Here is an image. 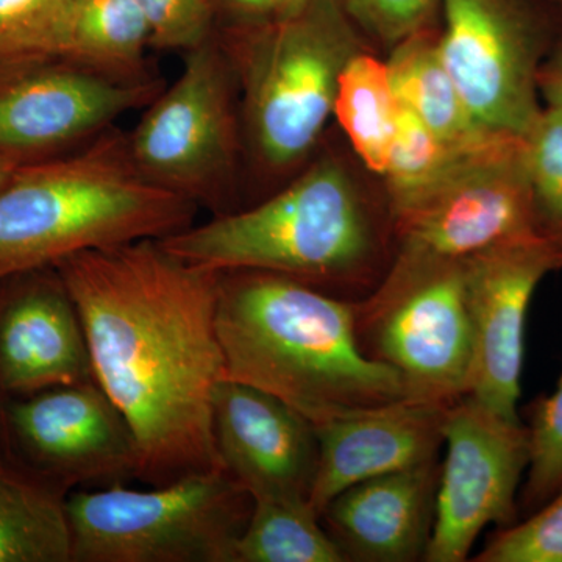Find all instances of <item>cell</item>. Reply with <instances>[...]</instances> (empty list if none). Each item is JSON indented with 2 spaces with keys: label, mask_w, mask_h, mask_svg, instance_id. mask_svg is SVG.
Masks as SVG:
<instances>
[{
  "label": "cell",
  "mask_w": 562,
  "mask_h": 562,
  "mask_svg": "<svg viewBox=\"0 0 562 562\" xmlns=\"http://www.w3.org/2000/svg\"><path fill=\"white\" fill-rule=\"evenodd\" d=\"M547 2L552 3V5L557 7V10L562 13V0H547Z\"/></svg>",
  "instance_id": "cell-35"
},
{
  "label": "cell",
  "mask_w": 562,
  "mask_h": 562,
  "mask_svg": "<svg viewBox=\"0 0 562 562\" xmlns=\"http://www.w3.org/2000/svg\"><path fill=\"white\" fill-rule=\"evenodd\" d=\"M392 262L464 261L542 235L532 205L525 138L473 158L430 194L394 216Z\"/></svg>",
  "instance_id": "cell-10"
},
{
  "label": "cell",
  "mask_w": 562,
  "mask_h": 562,
  "mask_svg": "<svg viewBox=\"0 0 562 562\" xmlns=\"http://www.w3.org/2000/svg\"><path fill=\"white\" fill-rule=\"evenodd\" d=\"M0 436L10 460L66 494L139 480L131 425L94 380L3 398Z\"/></svg>",
  "instance_id": "cell-12"
},
{
  "label": "cell",
  "mask_w": 562,
  "mask_h": 562,
  "mask_svg": "<svg viewBox=\"0 0 562 562\" xmlns=\"http://www.w3.org/2000/svg\"><path fill=\"white\" fill-rule=\"evenodd\" d=\"M509 139L516 138L479 150L458 149L436 136L416 114L401 105L383 173L392 217L430 194L473 158Z\"/></svg>",
  "instance_id": "cell-24"
},
{
  "label": "cell",
  "mask_w": 562,
  "mask_h": 562,
  "mask_svg": "<svg viewBox=\"0 0 562 562\" xmlns=\"http://www.w3.org/2000/svg\"><path fill=\"white\" fill-rule=\"evenodd\" d=\"M464 266L475 346L468 395L520 420L528 310L542 280L562 269V246L536 235L482 251Z\"/></svg>",
  "instance_id": "cell-14"
},
{
  "label": "cell",
  "mask_w": 562,
  "mask_h": 562,
  "mask_svg": "<svg viewBox=\"0 0 562 562\" xmlns=\"http://www.w3.org/2000/svg\"><path fill=\"white\" fill-rule=\"evenodd\" d=\"M386 65L398 103L450 146L479 150L514 138L487 131L473 117L439 57L436 38L425 31L392 47Z\"/></svg>",
  "instance_id": "cell-19"
},
{
  "label": "cell",
  "mask_w": 562,
  "mask_h": 562,
  "mask_svg": "<svg viewBox=\"0 0 562 562\" xmlns=\"http://www.w3.org/2000/svg\"><path fill=\"white\" fill-rule=\"evenodd\" d=\"M353 303L279 273L220 272L227 379L276 395L314 425L406 398L397 372L362 353Z\"/></svg>",
  "instance_id": "cell-2"
},
{
  "label": "cell",
  "mask_w": 562,
  "mask_h": 562,
  "mask_svg": "<svg viewBox=\"0 0 562 562\" xmlns=\"http://www.w3.org/2000/svg\"><path fill=\"white\" fill-rule=\"evenodd\" d=\"M236 10L249 16H271L272 0H231Z\"/></svg>",
  "instance_id": "cell-32"
},
{
  "label": "cell",
  "mask_w": 562,
  "mask_h": 562,
  "mask_svg": "<svg viewBox=\"0 0 562 562\" xmlns=\"http://www.w3.org/2000/svg\"><path fill=\"white\" fill-rule=\"evenodd\" d=\"M235 81L221 44L210 40L187 52L179 79L162 88L128 133L133 161L151 183L214 216L232 211L239 144Z\"/></svg>",
  "instance_id": "cell-8"
},
{
  "label": "cell",
  "mask_w": 562,
  "mask_h": 562,
  "mask_svg": "<svg viewBox=\"0 0 562 562\" xmlns=\"http://www.w3.org/2000/svg\"><path fill=\"white\" fill-rule=\"evenodd\" d=\"M476 562H562V484L541 508L492 532Z\"/></svg>",
  "instance_id": "cell-28"
},
{
  "label": "cell",
  "mask_w": 562,
  "mask_h": 562,
  "mask_svg": "<svg viewBox=\"0 0 562 562\" xmlns=\"http://www.w3.org/2000/svg\"><path fill=\"white\" fill-rule=\"evenodd\" d=\"M162 80H124L68 58L0 68V160L27 165L57 157L149 105Z\"/></svg>",
  "instance_id": "cell-13"
},
{
  "label": "cell",
  "mask_w": 562,
  "mask_h": 562,
  "mask_svg": "<svg viewBox=\"0 0 562 562\" xmlns=\"http://www.w3.org/2000/svg\"><path fill=\"white\" fill-rule=\"evenodd\" d=\"M235 562H346L308 501L258 498Z\"/></svg>",
  "instance_id": "cell-23"
},
{
  "label": "cell",
  "mask_w": 562,
  "mask_h": 562,
  "mask_svg": "<svg viewBox=\"0 0 562 562\" xmlns=\"http://www.w3.org/2000/svg\"><path fill=\"white\" fill-rule=\"evenodd\" d=\"M222 465L254 501H308L319 462L312 420L276 395L224 379L213 402Z\"/></svg>",
  "instance_id": "cell-15"
},
{
  "label": "cell",
  "mask_w": 562,
  "mask_h": 562,
  "mask_svg": "<svg viewBox=\"0 0 562 562\" xmlns=\"http://www.w3.org/2000/svg\"><path fill=\"white\" fill-rule=\"evenodd\" d=\"M74 0H0V68L66 58Z\"/></svg>",
  "instance_id": "cell-25"
},
{
  "label": "cell",
  "mask_w": 562,
  "mask_h": 562,
  "mask_svg": "<svg viewBox=\"0 0 562 562\" xmlns=\"http://www.w3.org/2000/svg\"><path fill=\"white\" fill-rule=\"evenodd\" d=\"M150 29V46L190 52L213 40V0H136Z\"/></svg>",
  "instance_id": "cell-29"
},
{
  "label": "cell",
  "mask_w": 562,
  "mask_h": 562,
  "mask_svg": "<svg viewBox=\"0 0 562 562\" xmlns=\"http://www.w3.org/2000/svg\"><path fill=\"white\" fill-rule=\"evenodd\" d=\"M18 166L20 165H16V162L0 160V188L5 184V181L10 179L11 173H13Z\"/></svg>",
  "instance_id": "cell-34"
},
{
  "label": "cell",
  "mask_w": 562,
  "mask_h": 562,
  "mask_svg": "<svg viewBox=\"0 0 562 562\" xmlns=\"http://www.w3.org/2000/svg\"><path fill=\"white\" fill-rule=\"evenodd\" d=\"M54 268L79 312L94 382L135 435L140 482L224 468L213 427L214 392L227 379L220 272L188 265L160 239L80 251Z\"/></svg>",
  "instance_id": "cell-1"
},
{
  "label": "cell",
  "mask_w": 562,
  "mask_h": 562,
  "mask_svg": "<svg viewBox=\"0 0 562 562\" xmlns=\"http://www.w3.org/2000/svg\"><path fill=\"white\" fill-rule=\"evenodd\" d=\"M312 0H272V13L273 20H281V18L292 16V14L299 13L302 9H305Z\"/></svg>",
  "instance_id": "cell-33"
},
{
  "label": "cell",
  "mask_w": 562,
  "mask_h": 562,
  "mask_svg": "<svg viewBox=\"0 0 562 562\" xmlns=\"http://www.w3.org/2000/svg\"><path fill=\"white\" fill-rule=\"evenodd\" d=\"M149 24L136 0H74L68 60L116 79H149Z\"/></svg>",
  "instance_id": "cell-21"
},
{
  "label": "cell",
  "mask_w": 562,
  "mask_h": 562,
  "mask_svg": "<svg viewBox=\"0 0 562 562\" xmlns=\"http://www.w3.org/2000/svg\"><path fill=\"white\" fill-rule=\"evenodd\" d=\"M160 243L195 268L279 273L360 302L390 271L395 225L384 224L341 162L322 158L266 201Z\"/></svg>",
  "instance_id": "cell-3"
},
{
  "label": "cell",
  "mask_w": 562,
  "mask_h": 562,
  "mask_svg": "<svg viewBox=\"0 0 562 562\" xmlns=\"http://www.w3.org/2000/svg\"><path fill=\"white\" fill-rule=\"evenodd\" d=\"M449 406L402 401L314 425L319 462L310 505L322 514L351 484L439 460Z\"/></svg>",
  "instance_id": "cell-17"
},
{
  "label": "cell",
  "mask_w": 562,
  "mask_h": 562,
  "mask_svg": "<svg viewBox=\"0 0 562 562\" xmlns=\"http://www.w3.org/2000/svg\"><path fill=\"white\" fill-rule=\"evenodd\" d=\"M401 103L392 90L386 61L358 52L339 77L333 116L366 168L383 177Z\"/></svg>",
  "instance_id": "cell-22"
},
{
  "label": "cell",
  "mask_w": 562,
  "mask_h": 562,
  "mask_svg": "<svg viewBox=\"0 0 562 562\" xmlns=\"http://www.w3.org/2000/svg\"><path fill=\"white\" fill-rule=\"evenodd\" d=\"M525 161L539 231L562 246V111L543 106L525 136Z\"/></svg>",
  "instance_id": "cell-26"
},
{
  "label": "cell",
  "mask_w": 562,
  "mask_h": 562,
  "mask_svg": "<svg viewBox=\"0 0 562 562\" xmlns=\"http://www.w3.org/2000/svg\"><path fill=\"white\" fill-rule=\"evenodd\" d=\"M538 87L547 109L562 111V43L543 58Z\"/></svg>",
  "instance_id": "cell-31"
},
{
  "label": "cell",
  "mask_w": 562,
  "mask_h": 562,
  "mask_svg": "<svg viewBox=\"0 0 562 562\" xmlns=\"http://www.w3.org/2000/svg\"><path fill=\"white\" fill-rule=\"evenodd\" d=\"M527 428L531 458L519 508L531 514L549 502L562 484V376L552 394L531 403Z\"/></svg>",
  "instance_id": "cell-27"
},
{
  "label": "cell",
  "mask_w": 562,
  "mask_h": 562,
  "mask_svg": "<svg viewBox=\"0 0 562 562\" xmlns=\"http://www.w3.org/2000/svg\"><path fill=\"white\" fill-rule=\"evenodd\" d=\"M443 449L424 561L464 562L484 528L519 520L517 497L530 465V435L522 420L506 419L464 395L447 408Z\"/></svg>",
  "instance_id": "cell-11"
},
{
  "label": "cell",
  "mask_w": 562,
  "mask_h": 562,
  "mask_svg": "<svg viewBox=\"0 0 562 562\" xmlns=\"http://www.w3.org/2000/svg\"><path fill=\"white\" fill-rule=\"evenodd\" d=\"M198 205L151 183L113 127L77 149L18 166L0 188V281L80 251L162 239Z\"/></svg>",
  "instance_id": "cell-4"
},
{
  "label": "cell",
  "mask_w": 562,
  "mask_h": 562,
  "mask_svg": "<svg viewBox=\"0 0 562 562\" xmlns=\"http://www.w3.org/2000/svg\"><path fill=\"white\" fill-rule=\"evenodd\" d=\"M353 306L362 353L397 372L406 398L450 406L469 394L475 346L464 261L392 262Z\"/></svg>",
  "instance_id": "cell-7"
},
{
  "label": "cell",
  "mask_w": 562,
  "mask_h": 562,
  "mask_svg": "<svg viewBox=\"0 0 562 562\" xmlns=\"http://www.w3.org/2000/svg\"><path fill=\"white\" fill-rule=\"evenodd\" d=\"M441 461L351 484L328 502L322 525L344 561H424L436 516Z\"/></svg>",
  "instance_id": "cell-18"
},
{
  "label": "cell",
  "mask_w": 562,
  "mask_h": 562,
  "mask_svg": "<svg viewBox=\"0 0 562 562\" xmlns=\"http://www.w3.org/2000/svg\"><path fill=\"white\" fill-rule=\"evenodd\" d=\"M351 22L387 47H395L416 33L435 13L441 0H338Z\"/></svg>",
  "instance_id": "cell-30"
},
{
  "label": "cell",
  "mask_w": 562,
  "mask_h": 562,
  "mask_svg": "<svg viewBox=\"0 0 562 562\" xmlns=\"http://www.w3.org/2000/svg\"><path fill=\"white\" fill-rule=\"evenodd\" d=\"M91 380L87 335L57 269L0 281V397Z\"/></svg>",
  "instance_id": "cell-16"
},
{
  "label": "cell",
  "mask_w": 562,
  "mask_h": 562,
  "mask_svg": "<svg viewBox=\"0 0 562 562\" xmlns=\"http://www.w3.org/2000/svg\"><path fill=\"white\" fill-rule=\"evenodd\" d=\"M439 57L473 117L525 138L541 114L539 70L549 54L541 18L525 0H441Z\"/></svg>",
  "instance_id": "cell-9"
},
{
  "label": "cell",
  "mask_w": 562,
  "mask_h": 562,
  "mask_svg": "<svg viewBox=\"0 0 562 562\" xmlns=\"http://www.w3.org/2000/svg\"><path fill=\"white\" fill-rule=\"evenodd\" d=\"M68 495L0 454V562H72Z\"/></svg>",
  "instance_id": "cell-20"
},
{
  "label": "cell",
  "mask_w": 562,
  "mask_h": 562,
  "mask_svg": "<svg viewBox=\"0 0 562 562\" xmlns=\"http://www.w3.org/2000/svg\"><path fill=\"white\" fill-rule=\"evenodd\" d=\"M221 47L243 88L247 138L258 162L284 171L305 160L333 116L339 77L362 50L338 0H312Z\"/></svg>",
  "instance_id": "cell-5"
},
{
  "label": "cell",
  "mask_w": 562,
  "mask_h": 562,
  "mask_svg": "<svg viewBox=\"0 0 562 562\" xmlns=\"http://www.w3.org/2000/svg\"><path fill=\"white\" fill-rule=\"evenodd\" d=\"M72 562H235L254 498L224 468L68 495Z\"/></svg>",
  "instance_id": "cell-6"
}]
</instances>
